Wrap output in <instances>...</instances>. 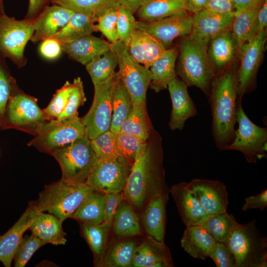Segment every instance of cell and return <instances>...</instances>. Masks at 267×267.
I'll return each mask as SVG.
<instances>
[{"label":"cell","mask_w":267,"mask_h":267,"mask_svg":"<svg viewBox=\"0 0 267 267\" xmlns=\"http://www.w3.org/2000/svg\"><path fill=\"white\" fill-rule=\"evenodd\" d=\"M40 212L36 201L29 202L19 220L4 234L0 236V261L5 267H11L24 232L29 229Z\"/></svg>","instance_id":"obj_17"},{"label":"cell","mask_w":267,"mask_h":267,"mask_svg":"<svg viewBox=\"0 0 267 267\" xmlns=\"http://www.w3.org/2000/svg\"><path fill=\"white\" fill-rule=\"evenodd\" d=\"M95 22L89 17L73 12L67 24L59 32L50 37L61 45L67 44L94 31Z\"/></svg>","instance_id":"obj_37"},{"label":"cell","mask_w":267,"mask_h":267,"mask_svg":"<svg viewBox=\"0 0 267 267\" xmlns=\"http://www.w3.org/2000/svg\"><path fill=\"white\" fill-rule=\"evenodd\" d=\"M120 6L129 9L133 13H135L144 0H116Z\"/></svg>","instance_id":"obj_59"},{"label":"cell","mask_w":267,"mask_h":267,"mask_svg":"<svg viewBox=\"0 0 267 267\" xmlns=\"http://www.w3.org/2000/svg\"><path fill=\"white\" fill-rule=\"evenodd\" d=\"M135 250L132 267H173L170 251L164 242L146 235Z\"/></svg>","instance_id":"obj_21"},{"label":"cell","mask_w":267,"mask_h":267,"mask_svg":"<svg viewBox=\"0 0 267 267\" xmlns=\"http://www.w3.org/2000/svg\"><path fill=\"white\" fill-rule=\"evenodd\" d=\"M267 26V0H264L257 15L255 27V34L266 30Z\"/></svg>","instance_id":"obj_56"},{"label":"cell","mask_w":267,"mask_h":267,"mask_svg":"<svg viewBox=\"0 0 267 267\" xmlns=\"http://www.w3.org/2000/svg\"><path fill=\"white\" fill-rule=\"evenodd\" d=\"M117 28L119 41L128 45L132 33L135 29V20L134 13L123 6L117 9Z\"/></svg>","instance_id":"obj_48"},{"label":"cell","mask_w":267,"mask_h":267,"mask_svg":"<svg viewBox=\"0 0 267 267\" xmlns=\"http://www.w3.org/2000/svg\"><path fill=\"white\" fill-rule=\"evenodd\" d=\"M153 127L148 117L146 104L136 102L128 118L124 122L120 131L135 135L147 141Z\"/></svg>","instance_id":"obj_38"},{"label":"cell","mask_w":267,"mask_h":267,"mask_svg":"<svg viewBox=\"0 0 267 267\" xmlns=\"http://www.w3.org/2000/svg\"><path fill=\"white\" fill-rule=\"evenodd\" d=\"M51 155L61 168V180L80 183H86L98 159L87 135L54 151Z\"/></svg>","instance_id":"obj_7"},{"label":"cell","mask_w":267,"mask_h":267,"mask_svg":"<svg viewBox=\"0 0 267 267\" xmlns=\"http://www.w3.org/2000/svg\"><path fill=\"white\" fill-rule=\"evenodd\" d=\"M40 52L45 58L53 60L58 58L63 51L61 44L52 38L46 39L42 41Z\"/></svg>","instance_id":"obj_52"},{"label":"cell","mask_w":267,"mask_h":267,"mask_svg":"<svg viewBox=\"0 0 267 267\" xmlns=\"http://www.w3.org/2000/svg\"><path fill=\"white\" fill-rule=\"evenodd\" d=\"M124 199L123 191L105 194L103 222L112 225L117 209Z\"/></svg>","instance_id":"obj_51"},{"label":"cell","mask_w":267,"mask_h":267,"mask_svg":"<svg viewBox=\"0 0 267 267\" xmlns=\"http://www.w3.org/2000/svg\"><path fill=\"white\" fill-rule=\"evenodd\" d=\"M263 0H231V1L234 12L246 10Z\"/></svg>","instance_id":"obj_58"},{"label":"cell","mask_w":267,"mask_h":267,"mask_svg":"<svg viewBox=\"0 0 267 267\" xmlns=\"http://www.w3.org/2000/svg\"><path fill=\"white\" fill-rule=\"evenodd\" d=\"M72 84V90L66 105L57 119L62 120L78 116L79 108L83 105L86 101L81 79L80 77L74 79Z\"/></svg>","instance_id":"obj_46"},{"label":"cell","mask_w":267,"mask_h":267,"mask_svg":"<svg viewBox=\"0 0 267 267\" xmlns=\"http://www.w3.org/2000/svg\"><path fill=\"white\" fill-rule=\"evenodd\" d=\"M0 0V1H1V2H2V1H3V0Z\"/></svg>","instance_id":"obj_61"},{"label":"cell","mask_w":267,"mask_h":267,"mask_svg":"<svg viewBox=\"0 0 267 267\" xmlns=\"http://www.w3.org/2000/svg\"><path fill=\"white\" fill-rule=\"evenodd\" d=\"M209 258L217 267H235L234 256L226 243L216 241Z\"/></svg>","instance_id":"obj_50"},{"label":"cell","mask_w":267,"mask_h":267,"mask_svg":"<svg viewBox=\"0 0 267 267\" xmlns=\"http://www.w3.org/2000/svg\"><path fill=\"white\" fill-rule=\"evenodd\" d=\"M216 241L202 225L186 227L180 240L184 251L191 257L205 260L214 249Z\"/></svg>","instance_id":"obj_26"},{"label":"cell","mask_w":267,"mask_h":267,"mask_svg":"<svg viewBox=\"0 0 267 267\" xmlns=\"http://www.w3.org/2000/svg\"><path fill=\"white\" fill-rule=\"evenodd\" d=\"M110 45L109 42L90 34L61 46L69 58L86 65L96 56L109 49Z\"/></svg>","instance_id":"obj_27"},{"label":"cell","mask_w":267,"mask_h":267,"mask_svg":"<svg viewBox=\"0 0 267 267\" xmlns=\"http://www.w3.org/2000/svg\"><path fill=\"white\" fill-rule=\"evenodd\" d=\"M188 185L208 216L226 212L228 195L223 183L217 180L199 178L192 179Z\"/></svg>","instance_id":"obj_16"},{"label":"cell","mask_w":267,"mask_h":267,"mask_svg":"<svg viewBox=\"0 0 267 267\" xmlns=\"http://www.w3.org/2000/svg\"><path fill=\"white\" fill-rule=\"evenodd\" d=\"M168 195H163L151 199L146 205L140 217L142 230L146 235L164 242L166 227V208Z\"/></svg>","instance_id":"obj_22"},{"label":"cell","mask_w":267,"mask_h":267,"mask_svg":"<svg viewBox=\"0 0 267 267\" xmlns=\"http://www.w3.org/2000/svg\"><path fill=\"white\" fill-rule=\"evenodd\" d=\"M233 13H220L204 9L193 14L192 33L210 41L230 30Z\"/></svg>","instance_id":"obj_25"},{"label":"cell","mask_w":267,"mask_h":267,"mask_svg":"<svg viewBox=\"0 0 267 267\" xmlns=\"http://www.w3.org/2000/svg\"><path fill=\"white\" fill-rule=\"evenodd\" d=\"M4 13L2 2L0 0V16Z\"/></svg>","instance_id":"obj_60"},{"label":"cell","mask_w":267,"mask_h":267,"mask_svg":"<svg viewBox=\"0 0 267 267\" xmlns=\"http://www.w3.org/2000/svg\"><path fill=\"white\" fill-rule=\"evenodd\" d=\"M5 58L0 53V130H3L6 108L12 90L16 84L5 62Z\"/></svg>","instance_id":"obj_42"},{"label":"cell","mask_w":267,"mask_h":267,"mask_svg":"<svg viewBox=\"0 0 267 267\" xmlns=\"http://www.w3.org/2000/svg\"><path fill=\"white\" fill-rule=\"evenodd\" d=\"M238 90V70L230 67L215 75L208 98L212 136L221 150H225L235 137Z\"/></svg>","instance_id":"obj_2"},{"label":"cell","mask_w":267,"mask_h":267,"mask_svg":"<svg viewBox=\"0 0 267 267\" xmlns=\"http://www.w3.org/2000/svg\"><path fill=\"white\" fill-rule=\"evenodd\" d=\"M226 244L234 256L235 267L267 266V238L257 228L255 220L237 222Z\"/></svg>","instance_id":"obj_4"},{"label":"cell","mask_w":267,"mask_h":267,"mask_svg":"<svg viewBox=\"0 0 267 267\" xmlns=\"http://www.w3.org/2000/svg\"><path fill=\"white\" fill-rule=\"evenodd\" d=\"M51 0H29V7L26 19L33 20Z\"/></svg>","instance_id":"obj_55"},{"label":"cell","mask_w":267,"mask_h":267,"mask_svg":"<svg viewBox=\"0 0 267 267\" xmlns=\"http://www.w3.org/2000/svg\"><path fill=\"white\" fill-rule=\"evenodd\" d=\"M132 165L123 157L97 159L86 184L105 194L123 191Z\"/></svg>","instance_id":"obj_13"},{"label":"cell","mask_w":267,"mask_h":267,"mask_svg":"<svg viewBox=\"0 0 267 267\" xmlns=\"http://www.w3.org/2000/svg\"><path fill=\"white\" fill-rule=\"evenodd\" d=\"M110 47L117 58L118 74L133 103L141 102L146 104V92L152 77L150 69L134 60L130 54L128 46L120 41L110 43Z\"/></svg>","instance_id":"obj_9"},{"label":"cell","mask_w":267,"mask_h":267,"mask_svg":"<svg viewBox=\"0 0 267 267\" xmlns=\"http://www.w3.org/2000/svg\"><path fill=\"white\" fill-rule=\"evenodd\" d=\"M267 207V189H266L256 195L246 198L242 209L245 212L254 209L263 211Z\"/></svg>","instance_id":"obj_53"},{"label":"cell","mask_w":267,"mask_h":267,"mask_svg":"<svg viewBox=\"0 0 267 267\" xmlns=\"http://www.w3.org/2000/svg\"><path fill=\"white\" fill-rule=\"evenodd\" d=\"M266 35V30L251 41L243 44L239 49L240 65L238 69L237 102H241L244 94L254 87L257 71L263 56Z\"/></svg>","instance_id":"obj_14"},{"label":"cell","mask_w":267,"mask_h":267,"mask_svg":"<svg viewBox=\"0 0 267 267\" xmlns=\"http://www.w3.org/2000/svg\"><path fill=\"white\" fill-rule=\"evenodd\" d=\"M264 0L242 11H234L230 31L239 47L256 36L255 27L258 11Z\"/></svg>","instance_id":"obj_34"},{"label":"cell","mask_w":267,"mask_h":267,"mask_svg":"<svg viewBox=\"0 0 267 267\" xmlns=\"http://www.w3.org/2000/svg\"><path fill=\"white\" fill-rule=\"evenodd\" d=\"M127 46L133 58L148 69L167 49L152 36L136 28Z\"/></svg>","instance_id":"obj_24"},{"label":"cell","mask_w":267,"mask_h":267,"mask_svg":"<svg viewBox=\"0 0 267 267\" xmlns=\"http://www.w3.org/2000/svg\"><path fill=\"white\" fill-rule=\"evenodd\" d=\"M237 223L235 217L226 212L208 216L200 224L213 235L216 241L226 243L231 231Z\"/></svg>","instance_id":"obj_41"},{"label":"cell","mask_w":267,"mask_h":267,"mask_svg":"<svg viewBox=\"0 0 267 267\" xmlns=\"http://www.w3.org/2000/svg\"><path fill=\"white\" fill-rule=\"evenodd\" d=\"M167 89L172 103L169 127L173 131H181L186 121L197 115L196 107L188 94L187 85L177 76L170 82Z\"/></svg>","instance_id":"obj_18"},{"label":"cell","mask_w":267,"mask_h":267,"mask_svg":"<svg viewBox=\"0 0 267 267\" xmlns=\"http://www.w3.org/2000/svg\"><path fill=\"white\" fill-rule=\"evenodd\" d=\"M112 229L115 235L120 237L140 235L142 233L139 219L134 209L125 199L117 209Z\"/></svg>","instance_id":"obj_35"},{"label":"cell","mask_w":267,"mask_h":267,"mask_svg":"<svg viewBox=\"0 0 267 267\" xmlns=\"http://www.w3.org/2000/svg\"><path fill=\"white\" fill-rule=\"evenodd\" d=\"M192 23L193 14L184 10L156 21H136L135 28L151 35L167 49L176 39L190 34Z\"/></svg>","instance_id":"obj_15"},{"label":"cell","mask_w":267,"mask_h":267,"mask_svg":"<svg viewBox=\"0 0 267 267\" xmlns=\"http://www.w3.org/2000/svg\"><path fill=\"white\" fill-rule=\"evenodd\" d=\"M238 51L239 47L230 30L210 40L208 54L215 75L230 67Z\"/></svg>","instance_id":"obj_23"},{"label":"cell","mask_w":267,"mask_h":267,"mask_svg":"<svg viewBox=\"0 0 267 267\" xmlns=\"http://www.w3.org/2000/svg\"><path fill=\"white\" fill-rule=\"evenodd\" d=\"M51 3L74 12L85 14L95 23L106 12L117 9L120 6L116 0H51Z\"/></svg>","instance_id":"obj_36"},{"label":"cell","mask_w":267,"mask_h":267,"mask_svg":"<svg viewBox=\"0 0 267 267\" xmlns=\"http://www.w3.org/2000/svg\"><path fill=\"white\" fill-rule=\"evenodd\" d=\"M183 38L178 48L179 60L175 69L176 75L187 87L198 88L208 97L215 75L208 54L210 41L192 32Z\"/></svg>","instance_id":"obj_3"},{"label":"cell","mask_w":267,"mask_h":267,"mask_svg":"<svg viewBox=\"0 0 267 267\" xmlns=\"http://www.w3.org/2000/svg\"><path fill=\"white\" fill-rule=\"evenodd\" d=\"M85 66L95 86L104 83L113 77L116 72L115 70L118 66V61L116 55L110 48L96 56Z\"/></svg>","instance_id":"obj_39"},{"label":"cell","mask_w":267,"mask_h":267,"mask_svg":"<svg viewBox=\"0 0 267 267\" xmlns=\"http://www.w3.org/2000/svg\"><path fill=\"white\" fill-rule=\"evenodd\" d=\"M45 244H46L33 234L24 237L14 255V266H25L34 253Z\"/></svg>","instance_id":"obj_45"},{"label":"cell","mask_w":267,"mask_h":267,"mask_svg":"<svg viewBox=\"0 0 267 267\" xmlns=\"http://www.w3.org/2000/svg\"><path fill=\"white\" fill-rule=\"evenodd\" d=\"M117 9H110L100 16L94 24V31L100 32L109 43L119 41L117 28Z\"/></svg>","instance_id":"obj_49"},{"label":"cell","mask_w":267,"mask_h":267,"mask_svg":"<svg viewBox=\"0 0 267 267\" xmlns=\"http://www.w3.org/2000/svg\"><path fill=\"white\" fill-rule=\"evenodd\" d=\"M72 87V84L66 81L53 95L49 103L43 109L48 119H58L66 105Z\"/></svg>","instance_id":"obj_47"},{"label":"cell","mask_w":267,"mask_h":267,"mask_svg":"<svg viewBox=\"0 0 267 267\" xmlns=\"http://www.w3.org/2000/svg\"><path fill=\"white\" fill-rule=\"evenodd\" d=\"M105 193L93 189L74 212L71 218L81 224L97 225L104 220Z\"/></svg>","instance_id":"obj_33"},{"label":"cell","mask_w":267,"mask_h":267,"mask_svg":"<svg viewBox=\"0 0 267 267\" xmlns=\"http://www.w3.org/2000/svg\"><path fill=\"white\" fill-rule=\"evenodd\" d=\"M62 222L51 214L40 212L28 229L46 244L63 245L66 243L67 239Z\"/></svg>","instance_id":"obj_28"},{"label":"cell","mask_w":267,"mask_h":267,"mask_svg":"<svg viewBox=\"0 0 267 267\" xmlns=\"http://www.w3.org/2000/svg\"><path fill=\"white\" fill-rule=\"evenodd\" d=\"M117 77L116 72L107 82L94 86V96L88 113L80 118L88 138L92 140L110 130L112 119L111 95Z\"/></svg>","instance_id":"obj_12"},{"label":"cell","mask_w":267,"mask_h":267,"mask_svg":"<svg viewBox=\"0 0 267 267\" xmlns=\"http://www.w3.org/2000/svg\"><path fill=\"white\" fill-rule=\"evenodd\" d=\"M38 99L14 86L4 117L3 130L14 129L34 135L41 125L49 120L39 106Z\"/></svg>","instance_id":"obj_8"},{"label":"cell","mask_w":267,"mask_h":267,"mask_svg":"<svg viewBox=\"0 0 267 267\" xmlns=\"http://www.w3.org/2000/svg\"><path fill=\"white\" fill-rule=\"evenodd\" d=\"M184 10L183 0H144L136 13L138 20L152 22Z\"/></svg>","instance_id":"obj_32"},{"label":"cell","mask_w":267,"mask_h":267,"mask_svg":"<svg viewBox=\"0 0 267 267\" xmlns=\"http://www.w3.org/2000/svg\"><path fill=\"white\" fill-rule=\"evenodd\" d=\"M187 7V10L191 14H194L205 9L208 0H183Z\"/></svg>","instance_id":"obj_57"},{"label":"cell","mask_w":267,"mask_h":267,"mask_svg":"<svg viewBox=\"0 0 267 267\" xmlns=\"http://www.w3.org/2000/svg\"><path fill=\"white\" fill-rule=\"evenodd\" d=\"M178 54L176 47L167 49L149 68L152 77L149 87L156 92L167 89L170 82L177 76L175 64Z\"/></svg>","instance_id":"obj_29"},{"label":"cell","mask_w":267,"mask_h":267,"mask_svg":"<svg viewBox=\"0 0 267 267\" xmlns=\"http://www.w3.org/2000/svg\"><path fill=\"white\" fill-rule=\"evenodd\" d=\"M91 147L98 159L115 158L120 155L116 134L110 130L90 140Z\"/></svg>","instance_id":"obj_44"},{"label":"cell","mask_w":267,"mask_h":267,"mask_svg":"<svg viewBox=\"0 0 267 267\" xmlns=\"http://www.w3.org/2000/svg\"><path fill=\"white\" fill-rule=\"evenodd\" d=\"M34 33L33 20L0 16V53L18 67L25 65V47Z\"/></svg>","instance_id":"obj_11"},{"label":"cell","mask_w":267,"mask_h":267,"mask_svg":"<svg viewBox=\"0 0 267 267\" xmlns=\"http://www.w3.org/2000/svg\"><path fill=\"white\" fill-rule=\"evenodd\" d=\"M73 11L61 6H47L33 19L34 33L30 39L33 43L50 38L68 22Z\"/></svg>","instance_id":"obj_20"},{"label":"cell","mask_w":267,"mask_h":267,"mask_svg":"<svg viewBox=\"0 0 267 267\" xmlns=\"http://www.w3.org/2000/svg\"><path fill=\"white\" fill-rule=\"evenodd\" d=\"M112 119L110 131L117 134L124 122L132 111L133 103L118 73L111 95Z\"/></svg>","instance_id":"obj_31"},{"label":"cell","mask_w":267,"mask_h":267,"mask_svg":"<svg viewBox=\"0 0 267 267\" xmlns=\"http://www.w3.org/2000/svg\"><path fill=\"white\" fill-rule=\"evenodd\" d=\"M86 135L80 118L49 119L40 126L28 145L39 151L51 154Z\"/></svg>","instance_id":"obj_6"},{"label":"cell","mask_w":267,"mask_h":267,"mask_svg":"<svg viewBox=\"0 0 267 267\" xmlns=\"http://www.w3.org/2000/svg\"><path fill=\"white\" fill-rule=\"evenodd\" d=\"M205 9L220 13L234 12L231 0H208Z\"/></svg>","instance_id":"obj_54"},{"label":"cell","mask_w":267,"mask_h":267,"mask_svg":"<svg viewBox=\"0 0 267 267\" xmlns=\"http://www.w3.org/2000/svg\"><path fill=\"white\" fill-rule=\"evenodd\" d=\"M138 244L134 240L117 242L107 249L102 267H132L134 253Z\"/></svg>","instance_id":"obj_40"},{"label":"cell","mask_w":267,"mask_h":267,"mask_svg":"<svg viewBox=\"0 0 267 267\" xmlns=\"http://www.w3.org/2000/svg\"><path fill=\"white\" fill-rule=\"evenodd\" d=\"M112 226L105 222L97 225L81 224L82 235L92 252L96 267H102Z\"/></svg>","instance_id":"obj_30"},{"label":"cell","mask_w":267,"mask_h":267,"mask_svg":"<svg viewBox=\"0 0 267 267\" xmlns=\"http://www.w3.org/2000/svg\"><path fill=\"white\" fill-rule=\"evenodd\" d=\"M163 162L162 137L153 128L145 147L132 166L123 191L124 199L134 210L142 212L152 198L169 194Z\"/></svg>","instance_id":"obj_1"},{"label":"cell","mask_w":267,"mask_h":267,"mask_svg":"<svg viewBox=\"0 0 267 267\" xmlns=\"http://www.w3.org/2000/svg\"><path fill=\"white\" fill-rule=\"evenodd\" d=\"M181 220L186 227L200 224L208 216L188 182H181L174 184L169 189Z\"/></svg>","instance_id":"obj_19"},{"label":"cell","mask_w":267,"mask_h":267,"mask_svg":"<svg viewBox=\"0 0 267 267\" xmlns=\"http://www.w3.org/2000/svg\"><path fill=\"white\" fill-rule=\"evenodd\" d=\"M236 122L238 128L235 137L225 150L241 152L250 163H256L263 158H266L267 129L251 121L243 110L241 102H237Z\"/></svg>","instance_id":"obj_10"},{"label":"cell","mask_w":267,"mask_h":267,"mask_svg":"<svg viewBox=\"0 0 267 267\" xmlns=\"http://www.w3.org/2000/svg\"><path fill=\"white\" fill-rule=\"evenodd\" d=\"M86 183L65 181L61 179L45 186L36 201L39 210L54 215L63 222L73 216L93 190Z\"/></svg>","instance_id":"obj_5"},{"label":"cell","mask_w":267,"mask_h":267,"mask_svg":"<svg viewBox=\"0 0 267 267\" xmlns=\"http://www.w3.org/2000/svg\"><path fill=\"white\" fill-rule=\"evenodd\" d=\"M116 140L120 155L132 165L140 152L145 147L147 141L122 132L116 134Z\"/></svg>","instance_id":"obj_43"}]
</instances>
